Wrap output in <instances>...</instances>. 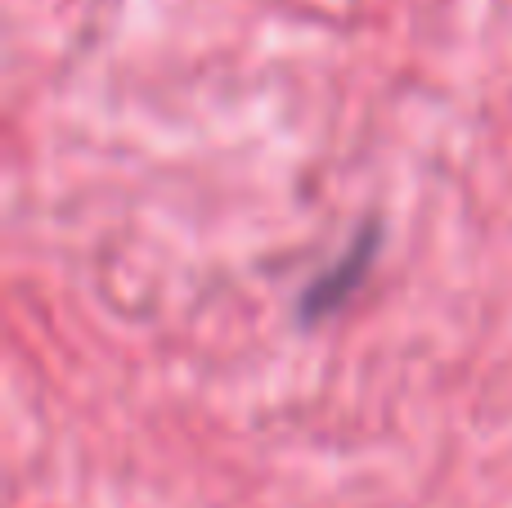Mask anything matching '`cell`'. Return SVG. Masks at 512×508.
I'll use <instances>...</instances> for the list:
<instances>
[{
    "label": "cell",
    "mask_w": 512,
    "mask_h": 508,
    "mask_svg": "<svg viewBox=\"0 0 512 508\" xmlns=\"http://www.w3.org/2000/svg\"><path fill=\"white\" fill-rule=\"evenodd\" d=\"M369 252H373V230L364 234V243H355V248L346 252V257L337 261V266L328 270L324 279H315V284H310V293H306V315H324V311H333L337 302H346V297L360 288L364 270H369Z\"/></svg>",
    "instance_id": "cell-1"
}]
</instances>
